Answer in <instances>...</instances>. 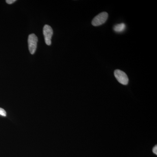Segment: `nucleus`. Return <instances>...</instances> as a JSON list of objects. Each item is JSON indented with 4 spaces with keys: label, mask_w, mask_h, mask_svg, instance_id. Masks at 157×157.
Here are the masks:
<instances>
[{
    "label": "nucleus",
    "mask_w": 157,
    "mask_h": 157,
    "mask_svg": "<svg viewBox=\"0 0 157 157\" xmlns=\"http://www.w3.org/2000/svg\"><path fill=\"white\" fill-rule=\"evenodd\" d=\"M38 38L34 34H31L29 36V49L31 54H34L36 50Z\"/></svg>",
    "instance_id": "obj_2"
},
{
    "label": "nucleus",
    "mask_w": 157,
    "mask_h": 157,
    "mask_svg": "<svg viewBox=\"0 0 157 157\" xmlns=\"http://www.w3.org/2000/svg\"><path fill=\"white\" fill-rule=\"evenodd\" d=\"M16 0H6V2L7 4L11 5V4H13L14 2H16Z\"/></svg>",
    "instance_id": "obj_7"
},
{
    "label": "nucleus",
    "mask_w": 157,
    "mask_h": 157,
    "mask_svg": "<svg viewBox=\"0 0 157 157\" xmlns=\"http://www.w3.org/2000/svg\"><path fill=\"white\" fill-rule=\"evenodd\" d=\"M126 28V25L124 23L118 24L113 27V29L117 33H121L125 30Z\"/></svg>",
    "instance_id": "obj_5"
},
{
    "label": "nucleus",
    "mask_w": 157,
    "mask_h": 157,
    "mask_svg": "<svg viewBox=\"0 0 157 157\" xmlns=\"http://www.w3.org/2000/svg\"><path fill=\"white\" fill-rule=\"evenodd\" d=\"M108 17V13L107 12H101L93 19L92 24L94 26L102 25L107 21Z\"/></svg>",
    "instance_id": "obj_1"
},
{
    "label": "nucleus",
    "mask_w": 157,
    "mask_h": 157,
    "mask_svg": "<svg viewBox=\"0 0 157 157\" xmlns=\"http://www.w3.org/2000/svg\"><path fill=\"white\" fill-rule=\"evenodd\" d=\"M43 35L46 45H51L52 37L53 35V30L50 26L47 25L44 26L43 28Z\"/></svg>",
    "instance_id": "obj_4"
},
{
    "label": "nucleus",
    "mask_w": 157,
    "mask_h": 157,
    "mask_svg": "<svg viewBox=\"0 0 157 157\" xmlns=\"http://www.w3.org/2000/svg\"><path fill=\"white\" fill-rule=\"evenodd\" d=\"M153 152L156 155H157V146L155 145L153 148Z\"/></svg>",
    "instance_id": "obj_8"
},
{
    "label": "nucleus",
    "mask_w": 157,
    "mask_h": 157,
    "mask_svg": "<svg viewBox=\"0 0 157 157\" xmlns=\"http://www.w3.org/2000/svg\"><path fill=\"white\" fill-rule=\"evenodd\" d=\"M0 115L4 117H6V110L2 108H0Z\"/></svg>",
    "instance_id": "obj_6"
},
{
    "label": "nucleus",
    "mask_w": 157,
    "mask_h": 157,
    "mask_svg": "<svg viewBox=\"0 0 157 157\" xmlns=\"http://www.w3.org/2000/svg\"><path fill=\"white\" fill-rule=\"evenodd\" d=\"M114 76L118 81L121 84L127 85L128 83L129 79L127 74L123 71L119 70L114 71Z\"/></svg>",
    "instance_id": "obj_3"
}]
</instances>
